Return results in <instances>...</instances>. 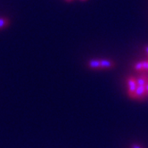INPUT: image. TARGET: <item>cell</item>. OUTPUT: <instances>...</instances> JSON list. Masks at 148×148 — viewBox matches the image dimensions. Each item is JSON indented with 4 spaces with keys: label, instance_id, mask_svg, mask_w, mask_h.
Listing matches in <instances>:
<instances>
[{
    "label": "cell",
    "instance_id": "obj_1",
    "mask_svg": "<svg viewBox=\"0 0 148 148\" xmlns=\"http://www.w3.org/2000/svg\"><path fill=\"white\" fill-rule=\"evenodd\" d=\"M130 99L133 100H137V101H143L145 99H146L147 96V93L145 90V86H137L136 91L128 96Z\"/></svg>",
    "mask_w": 148,
    "mask_h": 148
},
{
    "label": "cell",
    "instance_id": "obj_2",
    "mask_svg": "<svg viewBox=\"0 0 148 148\" xmlns=\"http://www.w3.org/2000/svg\"><path fill=\"white\" fill-rule=\"evenodd\" d=\"M126 85H127V95L133 94L136 88H137V82H136V77L135 76H129L126 79Z\"/></svg>",
    "mask_w": 148,
    "mask_h": 148
},
{
    "label": "cell",
    "instance_id": "obj_3",
    "mask_svg": "<svg viewBox=\"0 0 148 148\" xmlns=\"http://www.w3.org/2000/svg\"><path fill=\"white\" fill-rule=\"evenodd\" d=\"M134 70L137 72H148V60L139 61L134 64Z\"/></svg>",
    "mask_w": 148,
    "mask_h": 148
},
{
    "label": "cell",
    "instance_id": "obj_4",
    "mask_svg": "<svg viewBox=\"0 0 148 148\" xmlns=\"http://www.w3.org/2000/svg\"><path fill=\"white\" fill-rule=\"evenodd\" d=\"M100 63H101L102 70H109V69H112L116 66L115 62L112 59H106V58L100 59Z\"/></svg>",
    "mask_w": 148,
    "mask_h": 148
},
{
    "label": "cell",
    "instance_id": "obj_5",
    "mask_svg": "<svg viewBox=\"0 0 148 148\" xmlns=\"http://www.w3.org/2000/svg\"><path fill=\"white\" fill-rule=\"evenodd\" d=\"M137 86H145L148 83V75L145 72H141L138 77H136Z\"/></svg>",
    "mask_w": 148,
    "mask_h": 148
},
{
    "label": "cell",
    "instance_id": "obj_6",
    "mask_svg": "<svg viewBox=\"0 0 148 148\" xmlns=\"http://www.w3.org/2000/svg\"><path fill=\"white\" fill-rule=\"evenodd\" d=\"M88 67L92 70H102L100 59H90L88 62Z\"/></svg>",
    "mask_w": 148,
    "mask_h": 148
},
{
    "label": "cell",
    "instance_id": "obj_7",
    "mask_svg": "<svg viewBox=\"0 0 148 148\" xmlns=\"http://www.w3.org/2000/svg\"><path fill=\"white\" fill-rule=\"evenodd\" d=\"M10 24V20L7 17H0V29L6 28Z\"/></svg>",
    "mask_w": 148,
    "mask_h": 148
},
{
    "label": "cell",
    "instance_id": "obj_8",
    "mask_svg": "<svg viewBox=\"0 0 148 148\" xmlns=\"http://www.w3.org/2000/svg\"><path fill=\"white\" fill-rule=\"evenodd\" d=\"M132 148H141V146L139 145H137V144H133L132 145Z\"/></svg>",
    "mask_w": 148,
    "mask_h": 148
},
{
    "label": "cell",
    "instance_id": "obj_9",
    "mask_svg": "<svg viewBox=\"0 0 148 148\" xmlns=\"http://www.w3.org/2000/svg\"><path fill=\"white\" fill-rule=\"evenodd\" d=\"M145 50L146 54H147V56H148V45H146V46H145Z\"/></svg>",
    "mask_w": 148,
    "mask_h": 148
},
{
    "label": "cell",
    "instance_id": "obj_10",
    "mask_svg": "<svg viewBox=\"0 0 148 148\" xmlns=\"http://www.w3.org/2000/svg\"><path fill=\"white\" fill-rule=\"evenodd\" d=\"M145 90H146V93H147V96H148V83L145 85Z\"/></svg>",
    "mask_w": 148,
    "mask_h": 148
},
{
    "label": "cell",
    "instance_id": "obj_11",
    "mask_svg": "<svg viewBox=\"0 0 148 148\" xmlns=\"http://www.w3.org/2000/svg\"><path fill=\"white\" fill-rule=\"evenodd\" d=\"M65 1H66V2H71L72 0H65Z\"/></svg>",
    "mask_w": 148,
    "mask_h": 148
},
{
    "label": "cell",
    "instance_id": "obj_12",
    "mask_svg": "<svg viewBox=\"0 0 148 148\" xmlns=\"http://www.w3.org/2000/svg\"><path fill=\"white\" fill-rule=\"evenodd\" d=\"M81 1H86V0H81Z\"/></svg>",
    "mask_w": 148,
    "mask_h": 148
}]
</instances>
